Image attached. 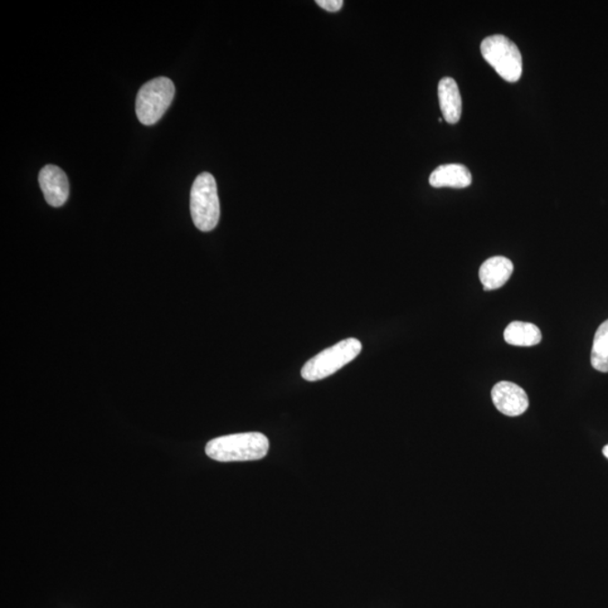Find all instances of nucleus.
<instances>
[{
  "mask_svg": "<svg viewBox=\"0 0 608 608\" xmlns=\"http://www.w3.org/2000/svg\"><path fill=\"white\" fill-rule=\"evenodd\" d=\"M471 183L470 170L460 164L442 165L430 176V184L435 188H465Z\"/></svg>",
  "mask_w": 608,
  "mask_h": 608,
  "instance_id": "obj_9",
  "label": "nucleus"
},
{
  "mask_svg": "<svg viewBox=\"0 0 608 608\" xmlns=\"http://www.w3.org/2000/svg\"><path fill=\"white\" fill-rule=\"evenodd\" d=\"M315 4L319 5L325 11L336 13L342 9L344 2L343 0H317Z\"/></svg>",
  "mask_w": 608,
  "mask_h": 608,
  "instance_id": "obj_13",
  "label": "nucleus"
},
{
  "mask_svg": "<svg viewBox=\"0 0 608 608\" xmlns=\"http://www.w3.org/2000/svg\"><path fill=\"white\" fill-rule=\"evenodd\" d=\"M361 352L362 343L358 339H344L310 358L301 369V377L309 382L324 380L354 361Z\"/></svg>",
  "mask_w": 608,
  "mask_h": 608,
  "instance_id": "obj_2",
  "label": "nucleus"
},
{
  "mask_svg": "<svg viewBox=\"0 0 608 608\" xmlns=\"http://www.w3.org/2000/svg\"><path fill=\"white\" fill-rule=\"evenodd\" d=\"M439 100L443 116L447 123H457L462 114V99L459 86L453 78L445 77L440 81Z\"/></svg>",
  "mask_w": 608,
  "mask_h": 608,
  "instance_id": "obj_10",
  "label": "nucleus"
},
{
  "mask_svg": "<svg viewBox=\"0 0 608 608\" xmlns=\"http://www.w3.org/2000/svg\"><path fill=\"white\" fill-rule=\"evenodd\" d=\"M481 55L497 74L508 82H517L523 74V58L513 41L504 36L488 37L481 42Z\"/></svg>",
  "mask_w": 608,
  "mask_h": 608,
  "instance_id": "obj_4",
  "label": "nucleus"
},
{
  "mask_svg": "<svg viewBox=\"0 0 608 608\" xmlns=\"http://www.w3.org/2000/svg\"><path fill=\"white\" fill-rule=\"evenodd\" d=\"M514 272L513 262L503 256L491 257L480 267L479 276L485 291L502 288Z\"/></svg>",
  "mask_w": 608,
  "mask_h": 608,
  "instance_id": "obj_8",
  "label": "nucleus"
},
{
  "mask_svg": "<svg viewBox=\"0 0 608 608\" xmlns=\"http://www.w3.org/2000/svg\"><path fill=\"white\" fill-rule=\"evenodd\" d=\"M174 96V82L167 77L155 78L141 87L135 101V112L141 123H157L166 113Z\"/></svg>",
  "mask_w": 608,
  "mask_h": 608,
  "instance_id": "obj_5",
  "label": "nucleus"
},
{
  "mask_svg": "<svg viewBox=\"0 0 608 608\" xmlns=\"http://www.w3.org/2000/svg\"><path fill=\"white\" fill-rule=\"evenodd\" d=\"M491 398L497 410L506 416L522 415L528 408V397L517 384L503 381L496 384Z\"/></svg>",
  "mask_w": 608,
  "mask_h": 608,
  "instance_id": "obj_6",
  "label": "nucleus"
},
{
  "mask_svg": "<svg viewBox=\"0 0 608 608\" xmlns=\"http://www.w3.org/2000/svg\"><path fill=\"white\" fill-rule=\"evenodd\" d=\"M270 441L261 432H241L218 437L208 443L206 453L218 462L261 460L269 453Z\"/></svg>",
  "mask_w": 608,
  "mask_h": 608,
  "instance_id": "obj_1",
  "label": "nucleus"
},
{
  "mask_svg": "<svg viewBox=\"0 0 608 608\" xmlns=\"http://www.w3.org/2000/svg\"><path fill=\"white\" fill-rule=\"evenodd\" d=\"M603 454H604L608 459V445H606L604 449H603Z\"/></svg>",
  "mask_w": 608,
  "mask_h": 608,
  "instance_id": "obj_14",
  "label": "nucleus"
},
{
  "mask_svg": "<svg viewBox=\"0 0 608 608\" xmlns=\"http://www.w3.org/2000/svg\"><path fill=\"white\" fill-rule=\"evenodd\" d=\"M591 359L597 371L608 372V320L600 325L593 337Z\"/></svg>",
  "mask_w": 608,
  "mask_h": 608,
  "instance_id": "obj_12",
  "label": "nucleus"
},
{
  "mask_svg": "<svg viewBox=\"0 0 608 608\" xmlns=\"http://www.w3.org/2000/svg\"><path fill=\"white\" fill-rule=\"evenodd\" d=\"M506 343L519 347H537L542 340L541 330L537 325L522 321L509 324L504 333Z\"/></svg>",
  "mask_w": 608,
  "mask_h": 608,
  "instance_id": "obj_11",
  "label": "nucleus"
},
{
  "mask_svg": "<svg viewBox=\"0 0 608 608\" xmlns=\"http://www.w3.org/2000/svg\"><path fill=\"white\" fill-rule=\"evenodd\" d=\"M191 214L194 225L203 232L212 231L220 220L217 182L210 173L198 175L193 183Z\"/></svg>",
  "mask_w": 608,
  "mask_h": 608,
  "instance_id": "obj_3",
  "label": "nucleus"
},
{
  "mask_svg": "<svg viewBox=\"0 0 608 608\" xmlns=\"http://www.w3.org/2000/svg\"><path fill=\"white\" fill-rule=\"evenodd\" d=\"M38 183L48 204L53 208H60L69 197V182L67 175L55 165L43 167L38 175Z\"/></svg>",
  "mask_w": 608,
  "mask_h": 608,
  "instance_id": "obj_7",
  "label": "nucleus"
}]
</instances>
